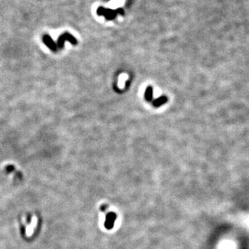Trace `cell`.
Wrapping results in <instances>:
<instances>
[{
    "instance_id": "4",
    "label": "cell",
    "mask_w": 249,
    "mask_h": 249,
    "mask_svg": "<svg viewBox=\"0 0 249 249\" xmlns=\"http://www.w3.org/2000/svg\"><path fill=\"white\" fill-rule=\"evenodd\" d=\"M146 97H147V99H148V100L151 99V97H152V88L151 87H148V88L147 89V91H146Z\"/></svg>"
},
{
    "instance_id": "3",
    "label": "cell",
    "mask_w": 249,
    "mask_h": 249,
    "mask_svg": "<svg viewBox=\"0 0 249 249\" xmlns=\"http://www.w3.org/2000/svg\"><path fill=\"white\" fill-rule=\"evenodd\" d=\"M117 15V14L116 11H114L113 13H109V14H107V15H105L104 17H105V19L108 20H114V19L116 18Z\"/></svg>"
},
{
    "instance_id": "1",
    "label": "cell",
    "mask_w": 249,
    "mask_h": 249,
    "mask_svg": "<svg viewBox=\"0 0 249 249\" xmlns=\"http://www.w3.org/2000/svg\"><path fill=\"white\" fill-rule=\"evenodd\" d=\"M66 41H70V43L73 44V45H77L78 41L76 40L75 36H73L71 34H70L69 32H64L63 34H61V36H59L58 39V42H57V46L58 49L61 50L64 46V42Z\"/></svg>"
},
{
    "instance_id": "2",
    "label": "cell",
    "mask_w": 249,
    "mask_h": 249,
    "mask_svg": "<svg viewBox=\"0 0 249 249\" xmlns=\"http://www.w3.org/2000/svg\"><path fill=\"white\" fill-rule=\"evenodd\" d=\"M43 42L45 43V45L46 46L50 48V50L54 51V52H57L58 51V46H57V44L55 43L54 41H53V39L51 38V36L48 34H45L43 36Z\"/></svg>"
},
{
    "instance_id": "5",
    "label": "cell",
    "mask_w": 249,
    "mask_h": 249,
    "mask_svg": "<svg viewBox=\"0 0 249 249\" xmlns=\"http://www.w3.org/2000/svg\"><path fill=\"white\" fill-rule=\"evenodd\" d=\"M114 218H115V214H109V216H108V221H107V222H108V223H113Z\"/></svg>"
},
{
    "instance_id": "7",
    "label": "cell",
    "mask_w": 249,
    "mask_h": 249,
    "mask_svg": "<svg viewBox=\"0 0 249 249\" xmlns=\"http://www.w3.org/2000/svg\"><path fill=\"white\" fill-rule=\"evenodd\" d=\"M116 12H117V14H120V15H124V10L122 9V8H117V10H115Z\"/></svg>"
},
{
    "instance_id": "6",
    "label": "cell",
    "mask_w": 249,
    "mask_h": 249,
    "mask_svg": "<svg viewBox=\"0 0 249 249\" xmlns=\"http://www.w3.org/2000/svg\"><path fill=\"white\" fill-rule=\"evenodd\" d=\"M165 100H166V98H160V99H158V100H157L155 103H154V104H155V105H158V104H163V102L165 101Z\"/></svg>"
}]
</instances>
